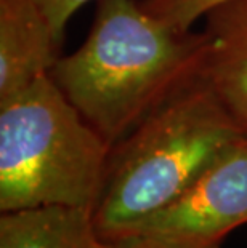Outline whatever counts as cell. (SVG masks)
Here are the masks:
<instances>
[{"instance_id":"5b68a950","label":"cell","mask_w":247,"mask_h":248,"mask_svg":"<svg viewBox=\"0 0 247 248\" xmlns=\"http://www.w3.org/2000/svg\"><path fill=\"white\" fill-rule=\"evenodd\" d=\"M61 42L37 0H0V103L49 76Z\"/></svg>"},{"instance_id":"8992f818","label":"cell","mask_w":247,"mask_h":248,"mask_svg":"<svg viewBox=\"0 0 247 248\" xmlns=\"http://www.w3.org/2000/svg\"><path fill=\"white\" fill-rule=\"evenodd\" d=\"M204 19L209 48L201 76L247 135V0H225Z\"/></svg>"},{"instance_id":"30bf717a","label":"cell","mask_w":247,"mask_h":248,"mask_svg":"<svg viewBox=\"0 0 247 248\" xmlns=\"http://www.w3.org/2000/svg\"><path fill=\"white\" fill-rule=\"evenodd\" d=\"M92 248H220V245H186L175 244V242H165L149 239L141 235H125L113 240H99L93 242Z\"/></svg>"},{"instance_id":"3957f363","label":"cell","mask_w":247,"mask_h":248,"mask_svg":"<svg viewBox=\"0 0 247 248\" xmlns=\"http://www.w3.org/2000/svg\"><path fill=\"white\" fill-rule=\"evenodd\" d=\"M111 144L82 117L53 78L0 103V212L93 208Z\"/></svg>"},{"instance_id":"ba28073f","label":"cell","mask_w":247,"mask_h":248,"mask_svg":"<svg viewBox=\"0 0 247 248\" xmlns=\"http://www.w3.org/2000/svg\"><path fill=\"white\" fill-rule=\"evenodd\" d=\"M222 2L225 0H140L146 12L180 32L191 31L199 18Z\"/></svg>"},{"instance_id":"52a82bcc","label":"cell","mask_w":247,"mask_h":248,"mask_svg":"<svg viewBox=\"0 0 247 248\" xmlns=\"http://www.w3.org/2000/svg\"><path fill=\"white\" fill-rule=\"evenodd\" d=\"M95 240L90 208L53 205L0 216V248H92Z\"/></svg>"},{"instance_id":"9c48e42d","label":"cell","mask_w":247,"mask_h":248,"mask_svg":"<svg viewBox=\"0 0 247 248\" xmlns=\"http://www.w3.org/2000/svg\"><path fill=\"white\" fill-rule=\"evenodd\" d=\"M88 2H92V0H37L42 12L45 13V16L50 21L51 29L55 31L58 39L61 40L67 21L71 19V16L79 8Z\"/></svg>"},{"instance_id":"7a4b0ae2","label":"cell","mask_w":247,"mask_h":248,"mask_svg":"<svg viewBox=\"0 0 247 248\" xmlns=\"http://www.w3.org/2000/svg\"><path fill=\"white\" fill-rule=\"evenodd\" d=\"M246 136L199 74L111 147L92 208L97 239H119L167 207Z\"/></svg>"},{"instance_id":"6da1fadb","label":"cell","mask_w":247,"mask_h":248,"mask_svg":"<svg viewBox=\"0 0 247 248\" xmlns=\"http://www.w3.org/2000/svg\"><path fill=\"white\" fill-rule=\"evenodd\" d=\"M209 48L206 32H180L140 0H98L90 34L60 56L50 77L109 144L198 77Z\"/></svg>"},{"instance_id":"277c9868","label":"cell","mask_w":247,"mask_h":248,"mask_svg":"<svg viewBox=\"0 0 247 248\" xmlns=\"http://www.w3.org/2000/svg\"><path fill=\"white\" fill-rule=\"evenodd\" d=\"M246 223L247 136L223 152L173 202L125 235L186 245H220L231 231Z\"/></svg>"}]
</instances>
